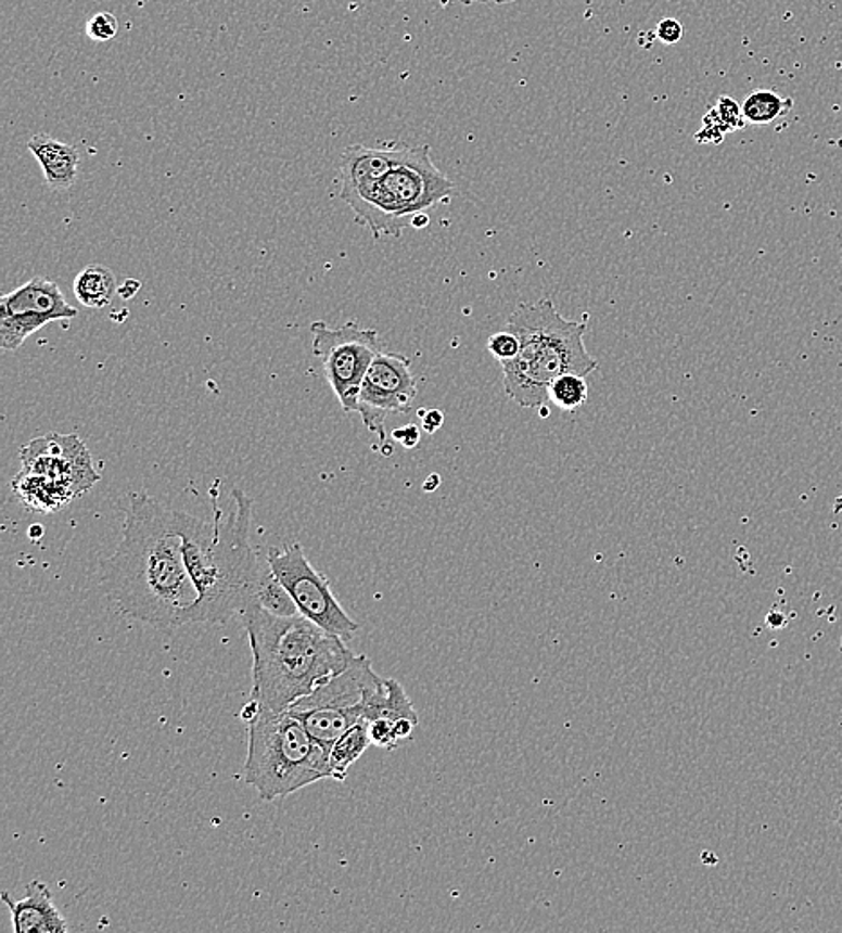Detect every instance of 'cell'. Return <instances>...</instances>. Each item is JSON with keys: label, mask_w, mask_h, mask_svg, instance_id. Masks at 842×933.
I'll return each mask as SVG.
<instances>
[{"label": "cell", "mask_w": 842, "mask_h": 933, "mask_svg": "<svg viewBox=\"0 0 842 933\" xmlns=\"http://www.w3.org/2000/svg\"><path fill=\"white\" fill-rule=\"evenodd\" d=\"M101 587L125 616L161 630L193 623L199 591L189 575L177 510L131 494L123 537L101 564Z\"/></svg>", "instance_id": "obj_1"}, {"label": "cell", "mask_w": 842, "mask_h": 933, "mask_svg": "<svg viewBox=\"0 0 842 933\" xmlns=\"http://www.w3.org/2000/svg\"><path fill=\"white\" fill-rule=\"evenodd\" d=\"M241 619L254 657L252 696L241 711L245 721L257 711L290 710L329 677L347 668L356 655L345 647V641L302 614L276 616L252 603Z\"/></svg>", "instance_id": "obj_2"}, {"label": "cell", "mask_w": 842, "mask_h": 933, "mask_svg": "<svg viewBox=\"0 0 842 933\" xmlns=\"http://www.w3.org/2000/svg\"><path fill=\"white\" fill-rule=\"evenodd\" d=\"M232 510L225 517L214 499L213 521L178 512L183 557L199 591L193 623H227L243 616L268 571L250 545L252 499L241 488L230 493Z\"/></svg>", "instance_id": "obj_3"}, {"label": "cell", "mask_w": 842, "mask_h": 933, "mask_svg": "<svg viewBox=\"0 0 842 933\" xmlns=\"http://www.w3.org/2000/svg\"><path fill=\"white\" fill-rule=\"evenodd\" d=\"M505 329L520 337V354L501 363V372L505 394L521 408L548 406L550 384L562 373L586 378L598 369L597 359L584 345L588 320H566L550 298L521 304Z\"/></svg>", "instance_id": "obj_4"}, {"label": "cell", "mask_w": 842, "mask_h": 933, "mask_svg": "<svg viewBox=\"0 0 842 933\" xmlns=\"http://www.w3.org/2000/svg\"><path fill=\"white\" fill-rule=\"evenodd\" d=\"M246 726L245 783L263 801L286 797L322 779H333L328 746L317 742L290 711H257Z\"/></svg>", "instance_id": "obj_5"}, {"label": "cell", "mask_w": 842, "mask_h": 933, "mask_svg": "<svg viewBox=\"0 0 842 933\" xmlns=\"http://www.w3.org/2000/svg\"><path fill=\"white\" fill-rule=\"evenodd\" d=\"M430 145L408 148L405 158L392 167L374 191L353 208L359 223L375 239L399 238L417 214L426 213L455 192V183L432 161Z\"/></svg>", "instance_id": "obj_6"}, {"label": "cell", "mask_w": 842, "mask_h": 933, "mask_svg": "<svg viewBox=\"0 0 842 933\" xmlns=\"http://www.w3.org/2000/svg\"><path fill=\"white\" fill-rule=\"evenodd\" d=\"M383 682L385 679L375 674L367 655H354L347 668L329 677L288 711L329 749L350 727L365 720V705Z\"/></svg>", "instance_id": "obj_7"}, {"label": "cell", "mask_w": 842, "mask_h": 933, "mask_svg": "<svg viewBox=\"0 0 842 933\" xmlns=\"http://www.w3.org/2000/svg\"><path fill=\"white\" fill-rule=\"evenodd\" d=\"M312 354L322 363L323 375L336 395L342 411L358 413L359 388L365 373L381 348L375 329H363L356 322L331 327L326 322L311 325Z\"/></svg>", "instance_id": "obj_8"}, {"label": "cell", "mask_w": 842, "mask_h": 933, "mask_svg": "<svg viewBox=\"0 0 842 933\" xmlns=\"http://www.w3.org/2000/svg\"><path fill=\"white\" fill-rule=\"evenodd\" d=\"M266 562L277 580L290 592L302 616L345 643L356 636L358 623L340 605L326 576L312 567L301 545L295 542L284 550L270 548Z\"/></svg>", "instance_id": "obj_9"}, {"label": "cell", "mask_w": 842, "mask_h": 933, "mask_svg": "<svg viewBox=\"0 0 842 933\" xmlns=\"http://www.w3.org/2000/svg\"><path fill=\"white\" fill-rule=\"evenodd\" d=\"M417 397V379L410 359L397 353L381 350L365 373L359 388L358 413L365 427L380 438V447L388 442L386 417L408 413Z\"/></svg>", "instance_id": "obj_10"}, {"label": "cell", "mask_w": 842, "mask_h": 933, "mask_svg": "<svg viewBox=\"0 0 842 933\" xmlns=\"http://www.w3.org/2000/svg\"><path fill=\"white\" fill-rule=\"evenodd\" d=\"M76 317L78 309L68 304L56 282L35 277L0 298V347L18 350L43 325Z\"/></svg>", "instance_id": "obj_11"}, {"label": "cell", "mask_w": 842, "mask_h": 933, "mask_svg": "<svg viewBox=\"0 0 842 933\" xmlns=\"http://www.w3.org/2000/svg\"><path fill=\"white\" fill-rule=\"evenodd\" d=\"M22 471L35 472L62 483L76 496H84L100 482L92 457L76 435L49 433L21 449Z\"/></svg>", "instance_id": "obj_12"}, {"label": "cell", "mask_w": 842, "mask_h": 933, "mask_svg": "<svg viewBox=\"0 0 842 933\" xmlns=\"http://www.w3.org/2000/svg\"><path fill=\"white\" fill-rule=\"evenodd\" d=\"M406 151L408 145L383 148V150H372L361 144L345 148L342 166H340V172H342L340 196L348 207H358L359 203L374 191L381 178L405 158Z\"/></svg>", "instance_id": "obj_13"}, {"label": "cell", "mask_w": 842, "mask_h": 933, "mask_svg": "<svg viewBox=\"0 0 842 933\" xmlns=\"http://www.w3.org/2000/svg\"><path fill=\"white\" fill-rule=\"evenodd\" d=\"M2 902L11 913L15 933H65L68 924L52 902L49 886L40 880L27 885L24 899H13L2 892Z\"/></svg>", "instance_id": "obj_14"}, {"label": "cell", "mask_w": 842, "mask_h": 933, "mask_svg": "<svg viewBox=\"0 0 842 933\" xmlns=\"http://www.w3.org/2000/svg\"><path fill=\"white\" fill-rule=\"evenodd\" d=\"M27 150L31 151L42 167L46 182L52 191H63L74 186L78 177L79 153L73 144L38 133L27 142Z\"/></svg>", "instance_id": "obj_15"}, {"label": "cell", "mask_w": 842, "mask_h": 933, "mask_svg": "<svg viewBox=\"0 0 842 933\" xmlns=\"http://www.w3.org/2000/svg\"><path fill=\"white\" fill-rule=\"evenodd\" d=\"M16 498L22 504L33 512L52 513L67 507L73 499L78 498L71 488L63 487L62 483L54 482L51 477L35 474V472L21 471L18 476L11 483Z\"/></svg>", "instance_id": "obj_16"}, {"label": "cell", "mask_w": 842, "mask_h": 933, "mask_svg": "<svg viewBox=\"0 0 842 933\" xmlns=\"http://www.w3.org/2000/svg\"><path fill=\"white\" fill-rule=\"evenodd\" d=\"M380 718L394 724L408 718L419 724V715L411 704L410 696L406 695L405 688L396 679H385L380 690L375 691L365 705V721L380 720Z\"/></svg>", "instance_id": "obj_17"}, {"label": "cell", "mask_w": 842, "mask_h": 933, "mask_svg": "<svg viewBox=\"0 0 842 933\" xmlns=\"http://www.w3.org/2000/svg\"><path fill=\"white\" fill-rule=\"evenodd\" d=\"M119 291L114 271L103 265H89L74 279V295L85 307L103 309Z\"/></svg>", "instance_id": "obj_18"}, {"label": "cell", "mask_w": 842, "mask_h": 933, "mask_svg": "<svg viewBox=\"0 0 842 933\" xmlns=\"http://www.w3.org/2000/svg\"><path fill=\"white\" fill-rule=\"evenodd\" d=\"M370 745L372 742H370L367 721H359L356 726L350 727L347 732H344L333 745L329 746V765H331L333 779L344 781L347 778L348 768L353 767L354 763L363 756L365 751Z\"/></svg>", "instance_id": "obj_19"}, {"label": "cell", "mask_w": 842, "mask_h": 933, "mask_svg": "<svg viewBox=\"0 0 842 933\" xmlns=\"http://www.w3.org/2000/svg\"><path fill=\"white\" fill-rule=\"evenodd\" d=\"M792 99L783 98L773 90H754L743 99V119L749 125H770L780 117H786L792 110Z\"/></svg>", "instance_id": "obj_20"}, {"label": "cell", "mask_w": 842, "mask_h": 933, "mask_svg": "<svg viewBox=\"0 0 842 933\" xmlns=\"http://www.w3.org/2000/svg\"><path fill=\"white\" fill-rule=\"evenodd\" d=\"M254 603L270 614H276V616H297L301 614L297 605L293 602V598L290 597V592L271 573L270 565H268V571H266V575L263 576V580L255 591Z\"/></svg>", "instance_id": "obj_21"}, {"label": "cell", "mask_w": 842, "mask_h": 933, "mask_svg": "<svg viewBox=\"0 0 842 933\" xmlns=\"http://www.w3.org/2000/svg\"><path fill=\"white\" fill-rule=\"evenodd\" d=\"M550 400L562 411H577L588 402L589 388L586 379L578 373H562L550 384Z\"/></svg>", "instance_id": "obj_22"}, {"label": "cell", "mask_w": 842, "mask_h": 933, "mask_svg": "<svg viewBox=\"0 0 842 933\" xmlns=\"http://www.w3.org/2000/svg\"><path fill=\"white\" fill-rule=\"evenodd\" d=\"M85 31H87V37L94 42H110L119 33V21L109 11H101L87 22Z\"/></svg>", "instance_id": "obj_23"}, {"label": "cell", "mask_w": 842, "mask_h": 933, "mask_svg": "<svg viewBox=\"0 0 842 933\" xmlns=\"http://www.w3.org/2000/svg\"><path fill=\"white\" fill-rule=\"evenodd\" d=\"M489 353L498 359L499 365L512 361L520 354L521 343L520 337L515 336L514 332L505 331L496 332L487 342Z\"/></svg>", "instance_id": "obj_24"}, {"label": "cell", "mask_w": 842, "mask_h": 933, "mask_svg": "<svg viewBox=\"0 0 842 933\" xmlns=\"http://www.w3.org/2000/svg\"><path fill=\"white\" fill-rule=\"evenodd\" d=\"M713 112H715V115L723 123L728 133L742 130L743 126L748 125L745 119H743L742 104L737 103L733 98H728V95L718 98L717 104L713 106Z\"/></svg>", "instance_id": "obj_25"}, {"label": "cell", "mask_w": 842, "mask_h": 933, "mask_svg": "<svg viewBox=\"0 0 842 933\" xmlns=\"http://www.w3.org/2000/svg\"><path fill=\"white\" fill-rule=\"evenodd\" d=\"M367 724H369L370 742H372V745L386 749V751H394V749L399 746L400 740L397 738L394 721L380 718V720L367 721Z\"/></svg>", "instance_id": "obj_26"}, {"label": "cell", "mask_w": 842, "mask_h": 933, "mask_svg": "<svg viewBox=\"0 0 842 933\" xmlns=\"http://www.w3.org/2000/svg\"><path fill=\"white\" fill-rule=\"evenodd\" d=\"M728 131L724 128L723 123L718 120L717 115L712 110H707V114L704 115V119H702V128L697 131L696 140L699 144H718V142H723L724 136H726Z\"/></svg>", "instance_id": "obj_27"}, {"label": "cell", "mask_w": 842, "mask_h": 933, "mask_svg": "<svg viewBox=\"0 0 842 933\" xmlns=\"http://www.w3.org/2000/svg\"><path fill=\"white\" fill-rule=\"evenodd\" d=\"M682 24L676 18H663L655 27V37L660 38L661 42L666 46H674L682 38Z\"/></svg>", "instance_id": "obj_28"}, {"label": "cell", "mask_w": 842, "mask_h": 933, "mask_svg": "<svg viewBox=\"0 0 842 933\" xmlns=\"http://www.w3.org/2000/svg\"><path fill=\"white\" fill-rule=\"evenodd\" d=\"M392 438L400 442L406 449H413V447L419 444V440H421V431H419L417 425L408 424L405 425V427H399V430L394 431V433H392Z\"/></svg>", "instance_id": "obj_29"}, {"label": "cell", "mask_w": 842, "mask_h": 933, "mask_svg": "<svg viewBox=\"0 0 842 933\" xmlns=\"http://www.w3.org/2000/svg\"><path fill=\"white\" fill-rule=\"evenodd\" d=\"M419 417H422V430L433 435L435 431L441 430L444 424V413L438 410H421Z\"/></svg>", "instance_id": "obj_30"}, {"label": "cell", "mask_w": 842, "mask_h": 933, "mask_svg": "<svg viewBox=\"0 0 842 933\" xmlns=\"http://www.w3.org/2000/svg\"><path fill=\"white\" fill-rule=\"evenodd\" d=\"M139 290H141V282H139V280L130 279L126 280L125 284L120 285L117 293H119L125 301H128V298H133V296L139 293Z\"/></svg>", "instance_id": "obj_31"}, {"label": "cell", "mask_w": 842, "mask_h": 933, "mask_svg": "<svg viewBox=\"0 0 842 933\" xmlns=\"http://www.w3.org/2000/svg\"><path fill=\"white\" fill-rule=\"evenodd\" d=\"M428 225H430V218H428L426 213L417 214V216H413V219H411V227H413V229H424Z\"/></svg>", "instance_id": "obj_32"}, {"label": "cell", "mask_w": 842, "mask_h": 933, "mask_svg": "<svg viewBox=\"0 0 842 933\" xmlns=\"http://www.w3.org/2000/svg\"><path fill=\"white\" fill-rule=\"evenodd\" d=\"M463 4H507V2H514V0H460Z\"/></svg>", "instance_id": "obj_33"}, {"label": "cell", "mask_w": 842, "mask_h": 933, "mask_svg": "<svg viewBox=\"0 0 842 933\" xmlns=\"http://www.w3.org/2000/svg\"><path fill=\"white\" fill-rule=\"evenodd\" d=\"M838 825H839V828H841V830H842V801H841V803H839V808H838Z\"/></svg>", "instance_id": "obj_34"}, {"label": "cell", "mask_w": 842, "mask_h": 933, "mask_svg": "<svg viewBox=\"0 0 842 933\" xmlns=\"http://www.w3.org/2000/svg\"><path fill=\"white\" fill-rule=\"evenodd\" d=\"M841 649H842V638H841Z\"/></svg>", "instance_id": "obj_35"}, {"label": "cell", "mask_w": 842, "mask_h": 933, "mask_svg": "<svg viewBox=\"0 0 842 933\" xmlns=\"http://www.w3.org/2000/svg\"><path fill=\"white\" fill-rule=\"evenodd\" d=\"M443 2H447V0H443Z\"/></svg>", "instance_id": "obj_36"}, {"label": "cell", "mask_w": 842, "mask_h": 933, "mask_svg": "<svg viewBox=\"0 0 842 933\" xmlns=\"http://www.w3.org/2000/svg\"><path fill=\"white\" fill-rule=\"evenodd\" d=\"M841 257H842V250H841Z\"/></svg>", "instance_id": "obj_37"}]
</instances>
